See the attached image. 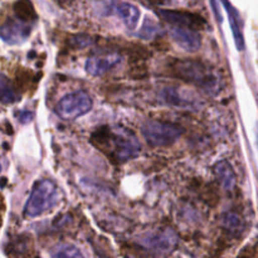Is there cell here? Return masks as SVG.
Here are the masks:
<instances>
[{
  "label": "cell",
  "instance_id": "d6986e66",
  "mask_svg": "<svg viewBox=\"0 0 258 258\" xmlns=\"http://www.w3.org/2000/svg\"><path fill=\"white\" fill-rule=\"evenodd\" d=\"M70 43L72 44L73 48H85L88 47L93 43V40L91 39V37H87V35H75L72 39H70Z\"/></svg>",
  "mask_w": 258,
  "mask_h": 258
},
{
  "label": "cell",
  "instance_id": "30bf717a",
  "mask_svg": "<svg viewBox=\"0 0 258 258\" xmlns=\"http://www.w3.org/2000/svg\"><path fill=\"white\" fill-rule=\"evenodd\" d=\"M170 35L173 38L174 42L183 48L184 50L188 52H196L201 48V35L198 32L194 30L185 29V28H178V27H171L170 28Z\"/></svg>",
  "mask_w": 258,
  "mask_h": 258
},
{
  "label": "cell",
  "instance_id": "ba28073f",
  "mask_svg": "<svg viewBox=\"0 0 258 258\" xmlns=\"http://www.w3.org/2000/svg\"><path fill=\"white\" fill-rule=\"evenodd\" d=\"M32 24L19 19L18 17H8L0 23V37L9 44L23 43L30 34Z\"/></svg>",
  "mask_w": 258,
  "mask_h": 258
},
{
  "label": "cell",
  "instance_id": "7a4b0ae2",
  "mask_svg": "<svg viewBox=\"0 0 258 258\" xmlns=\"http://www.w3.org/2000/svg\"><path fill=\"white\" fill-rule=\"evenodd\" d=\"M174 77L191 83L211 95H218L222 88L221 75L216 68L199 59H174L169 63Z\"/></svg>",
  "mask_w": 258,
  "mask_h": 258
},
{
  "label": "cell",
  "instance_id": "6da1fadb",
  "mask_svg": "<svg viewBox=\"0 0 258 258\" xmlns=\"http://www.w3.org/2000/svg\"><path fill=\"white\" fill-rule=\"evenodd\" d=\"M90 141L115 165L135 159L141 149L138 136L130 128L121 125L98 126L91 134Z\"/></svg>",
  "mask_w": 258,
  "mask_h": 258
},
{
  "label": "cell",
  "instance_id": "3957f363",
  "mask_svg": "<svg viewBox=\"0 0 258 258\" xmlns=\"http://www.w3.org/2000/svg\"><path fill=\"white\" fill-rule=\"evenodd\" d=\"M59 201V191L54 181L42 179L35 181L24 207L25 217L37 218L52 211Z\"/></svg>",
  "mask_w": 258,
  "mask_h": 258
},
{
  "label": "cell",
  "instance_id": "e0dca14e",
  "mask_svg": "<svg viewBox=\"0 0 258 258\" xmlns=\"http://www.w3.org/2000/svg\"><path fill=\"white\" fill-rule=\"evenodd\" d=\"M52 258H85L83 257L82 252L73 244H59L55 248H53L52 253H50Z\"/></svg>",
  "mask_w": 258,
  "mask_h": 258
},
{
  "label": "cell",
  "instance_id": "4fadbf2b",
  "mask_svg": "<svg viewBox=\"0 0 258 258\" xmlns=\"http://www.w3.org/2000/svg\"><path fill=\"white\" fill-rule=\"evenodd\" d=\"M223 4H224V8H226L227 13H228L229 23H231L232 33H233L234 42H236L237 49L243 50L244 49V38H243V33H242V22H241V18H239L238 12H237V10L232 7L231 3H229L228 0H223Z\"/></svg>",
  "mask_w": 258,
  "mask_h": 258
},
{
  "label": "cell",
  "instance_id": "277c9868",
  "mask_svg": "<svg viewBox=\"0 0 258 258\" xmlns=\"http://www.w3.org/2000/svg\"><path fill=\"white\" fill-rule=\"evenodd\" d=\"M183 128L173 122L161 120H148L141 125V135L153 148H166L176 143Z\"/></svg>",
  "mask_w": 258,
  "mask_h": 258
},
{
  "label": "cell",
  "instance_id": "8fae6325",
  "mask_svg": "<svg viewBox=\"0 0 258 258\" xmlns=\"http://www.w3.org/2000/svg\"><path fill=\"white\" fill-rule=\"evenodd\" d=\"M213 171L214 175L217 176V179H218L219 183H221L222 188L226 189V190L228 191L233 190L237 183V178L233 166H232L228 161L219 160L218 163H216V165H214Z\"/></svg>",
  "mask_w": 258,
  "mask_h": 258
},
{
  "label": "cell",
  "instance_id": "7c38bea8",
  "mask_svg": "<svg viewBox=\"0 0 258 258\" xmlns=\"http://www.w3.org/2000/svg\"><path fill=\"white\" fill-rule=\"evenodd\" d=\"M113 10L116 14L121 18L126 27L128 29H135L138 25L139 18H140V10L135 7V5L130 4V3H115L113 5Z\"/></svg>",
  "mask_w": 258,
  "mask_h": 258
},
{
  "label": "cell",
  "instance_id": "5bb4252c",
  "mask_svg": "<svg viewBox=\"0 0 258 258\" xmlns=\"http://www.w3.org/2000/svg\"><path fill=\"white\" fill-rule=\"evenodd\" d=\"M13 13H14L15 17L32 25H34V23L38 19L34 5L30 0H18V2H15L14 5H13Z\"/></svg>",
  "mask_w": 258,
  "mask_h": 258
},
{
  "label": "cell",
  "instance_id": "ac0fdd59",
  "mask_svg": "<svg viewBox=\"0 0 258 258\" xmlns=\"http://www.w3.org/2000/svg\"><path fill=\"white\" fill-rule=\"evenodd\" d=\"M223 224L229 232H241L242 229V219L234 212H228L223 218Z\"/></svg>",
  "mask_w": 258,
  "mask_h": 258
},
{
  "label": "cell",
  "instance_id": "2e32d148",
  "mask_svg": "<svg viewBox=\"0 0 258 258\" xmlns=\"http://www.w3.org/2000/svg\"><path fill=\"white\" fill-rule=\"evenodd\" d=\"M17 101L18 96L10 81L8 80L7 76L0 73V102L4 103V105H12Z\"/></svg>",
  "mask_w": 258,
  "mask_h": 258
},
{
  "label": "cell",
  "instance_id": "44dd1931",
  "mask_svg": "<svg viewBox=\"0 0 258 258\" xmlns=\"http://www.w3.org/2000/svg\"><path fill=\"white\" fill-rule=\"evenodd\" d=\"M0 171H2V166H0Z\"/></svg>",
  "mask_w": 258,
  "mask_h": 258
},
{
  "label": "cell",
  "instance_id": "9c48e42d",
  "mask_svg": "<svg viewBox=\"0 0 258 258\" xmlns=\"http://www.w3.org/2000/svg\"><path fill=\"white\" fill-rule=\"evenodd\" d=\"M121 62V55L117 52H102L91 55L86 60L85 70L93 77H101L110 72Z\"/></svg>",
  "mask_w": 258,
  "mask_h": 258
},
{
  "label": "cell",
  "instance_id": "ffe728a7",
  "mask_svg": "<svg viewBox=\"0 0 258 258\" xmlns=\"http://www.w3.org/2000/svg\"><path fill=\"white\" fill-rule=\"evenodd\" d=\"M256 136H257V146H258V127H257V133H256Z\"/></svg>",
  "mask_w": 258,
  "mask_h": 258
},
{
  "label": "cell",
  "instance_id": "5b68a950",
  "mask_svg": "<svg viewBox=\"0 0 258 258\" xmlns=\"http://www.w3.org/2000/svg\"><path fill=\"white\" fill-rule=\"evenodd\" d=\"M93 101L85 91H75L63 96L57 105V113L66 121H73L92 110Z\"/></svg>",
  "mask_w": 258,
  "mask_h": 258
},
{
  "label": "cell",
  "instance_id": "8992f818",
  "mask_svg": "<svg viewBox=\"0 0 258 258\" xmlns=\"http://www.w3.org/2000/svg\"><path fill=\"white\" fill-rule=\"evenodd\" d=\"M139 243L141 247L156 256L169 254L178 244V234L171 228H160L144 234Z\"/></svg>",
  "mask_w": 258,
  "mask_h": 258
},
{
  "label": "cell",
  "instance_id": "9a60e30c",
  "mask_svg": "<svg viewBox=\"0 0 258 258\" xmlns=\"http://www.w3.org/2000/svg\"><path fill=\"white\" fill-rule=\"evenodd\" d=\"M161 101L169 106H175V107H191L193 101L190 98H186L178 88H164L160 95Z\"/></svg>",
  "mask_w": 258,
  "mask_h": 258
},
{
  "label": "cell",
  "instance_id": "52a82bcc",
  "mask_svg": "<svg viewBox=\"0 0 258 258\" xmlns=\"http://www.w3.org/2000/svg\"><path fill=\"white\" fill-rule=\"evenodd\" d=\"M159 15L171 27L185 28V29L194 30V32L204 30L207 28L206 19L196 13L185 12V10L161 9L159 10Z\"/></svg>",
  "mask_w": 258,
  "mask_h": 258
}]
</instances>
